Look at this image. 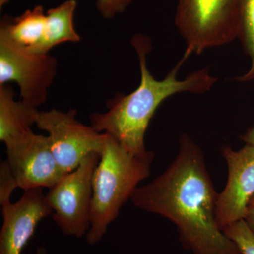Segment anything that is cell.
I'll list each match as a JSON object with an SVG mask.
<instances>
[{"mask_svg": "<svg viewBox=\"0 0 254 254\" xmlns=\"http://www.w3.org/2000/svg\"><path fill=\"white\" fill-rule=\"evenodd\" d=\"M240 0H178L175 24L185 53L200 54L238 36Z\"/></svg>", "mask_w": 254, "mask_h": 254, "instance_id": "277c9868", "label": "cell"}, {"mask_svg": "<svg viewBox=\"0 0 254 254\" xmlns=\"http://www.w3.org/2000/svg\"><path fill=\"white\" fill-rule=\"evenodd\" d=\"M39 110L22 100L14 99V92L8 83L0 85V140L3 143L31 131Z\"/></svg>", "mask_w": 254, "mask_h": 254, "instance_id": "8fae6325", "label": "cell"}, {"mask_svg": "<svg viewBox=\"0 0 254 254\" xmlns=\"http://www.w3.org/2000/svg\"><path fill=\"white\" fill-rule=\"evenodd\" d=\"M18 188L12 173L5 160L0 165V204L1 205L11 201L13 191Z\"/></svg>", "mask_w": 254, "mask_h": 254, "instance_id": "2e32d148", "label": "cell"}, {"mask_svg": "<svg viewBox=\"0 0 254 254\" xmlns=\"http://www.w3.org/2000/svg\"><path fill=\"white\" fill-rule=\"evenodd\" d=\"M245 220L251 230L254 232V195L247 207Z\"/></svg>", "mask_w": 254, "mask_h": 254, "instance_id": "ac0fdd59", "label": "cell"}, {"mask_svg": "<svg viewBox=\"0 0 254 254\" xmlns=\"http://www.w3.org/2000/svg\"><path fill=\"white\" fill-rule=\"evenodd\" d=\"M221 153L228 168L226 186L217 202L216 222L222 230L245 220L254 195V145L246 143L239 150L223 146Z\"/></svg>", "mask_w": 254, "mask_h": 254, "instance_id": "9c48e42d", "label": "cell"}, {"mask_svg": "<svg viewBox=\"0 0 254 254\" xmlns=\"http://www.w3.org/2000/svg\"><path fill=\"white\" fill-rule=\"evenodd\" d=\"M179 145L168 169L150 183L137 187L130 199L132 204L175 224L182 247L193 254H242L217 224L219 193L203 150L185 133Z\"/></svg>", "mask_w": 254, "mask_h": 254, "instance_id": "6da1fadb", "label": "cell"}, {"mask_svg": "<svg viewBox=\"0 0 254 254\" xmlns=\"http://www.w3.org/2000/svg\"><path fill=\"white\" fill-rule=\"evenodd\" d=\"M241 140L247 144L254 145V127L249 128L245 133L240 136Z\"/></svg>", "mask_w": 254, "mask_h": 254, "instance_id": "d6986e66", "label": "cell"}, {"mask_svg": "<svg viewBox=\"0 0 254 254\" xmlns=\"http://www.w3.org/2000/svg\"><path fill=\"white\" fill-rule=\"evenodd\" d=\"M151 163L131 154L107 134L93 175L88 245H97L104 237L140 182L150 176Z\"/></svg>", "mask_w": 254, "mask_h": 254, "instance_id": "3957f363", "label": "cell"}, {"mask_svg": "<svg viewBox=\"0 0 254 254\" xmlns=\"http://www.w3.org/2000/svg\"><path fill=\"white\" fill-rule=\"evenodd\" d=\"M73 109H52L40 111L36 120L38 128L48 132L53 155L66 174L77 168L90 153L100 154L107 136L80 123Z\"/></svg>", "mask_w": 254, "mask_h": 254, "instance_id": "52a82bcc", "label": "cell"}, {"mask_svg": "<svg viewBox=\"0 0 254 254\" xmlns=\"http://www.w3.org/2000/svg\"><path fill=\"white\" fill-rule=\"evenodd\" d=\"M5 145V161L18 188L50 189L66 175L53 155L48 136L31 130Z\"/></svg>", "mask_w": 254, "mask_h": 254, "instance_id": "ba28073f", "label": "cell"}, {"mask_svg": "<svg viewBox=\"0 0 254 254\" xmlns=\"http://www.w3.org/2000/svg\"><path fill=\"white\" fill-rule=\"evenodd\" d=\"M100 153H90L46 193L53 218L64 235L82 238L91 225L93 179Z\"/></svg>", "mask_w": 254, "mask_h": 254, "instance_id": "5b68a950", "label": "cell"}, {"mask_svg": "<svg viewBox=\"0 0 254 254\" xmlns=\"http://www.w3.org/2000/svg\"><path fill=\"white\" fill-rule=\"evenodd\" d=\"M77 6L76 0H67L46 12L44 37L33 53L48 54L50 50L61 43L81 41L73 26V16Z\"/></svg>", "mask_w": 254, "mask_h": 254, "instance_id": "4fadbf2b", "label": "cell"}, {"mask_svg": "<svg viewBox=\"0 0 254 254\" xmlns=\"http://www.w3.org/2000/svg\"><path fill=\"white\" fill-rule=\"evenodd\" d=\"M57 66L53 55L28 51L0 33V85L15 82L26 104L38 108L46 103Z\"/></svg>", "mask_w": 254, "mask_h": 254, "instance_id": "8992f818", "label": "cell"}, {"mask_svg": "<svg viewBox=\"0 0 254 254\" xmlns=\"http://www.w3.org/2000/svg\"><path fill=\"white\" fill-rule=\"evenodd\" d=\"M52 214L43 188L24 190L17 201L1 205L0 254H23L38 223Z\"/></svg>", "mask_w": 254, "mask_h": 254, "instance_id": "30bf717a", "label": "cell"}, {"mask_svg": "<svg viewBox=\"0 0 254 254\" xmlns=\"http://www.w3.org/2000/svg\"><path fill=\"white\" fill-rule=\"evenodd\" d=\"M131 43L139 61V86L129 94L112 100L105 113L91 114L90 122L97 131L110 135L131 154L152 163L154 153L145 148V134L158 107L177 93L200 94L210 91L218 79L208 68L190 73L184 80L177 79V73L190 57L186 53L164 79H155L147 67V55L151 49L150 38L136 34Z\"/></svg>", "mask_w": 254, "mask_h": 254, "instance_id": "7a4b0ae2", "label": "cell"}, {"mask_svg": "<svg viewBox=\"0 0 254 254\" xmlns=\"http://www.w3.org/2000/svg\"><path fill=\"white\" fill-rule=\"evenodd\" d=\"M131 2V0H98L97 8L103 17L111 18L125 11Z\"/></svg>", "mask_w": 254, "mask_h": 254, "instance_id": "e0dca14e", "label": "cell"}, {"mask_svg": "<svg viewBox=\"0 0 254 254\" xmlns=\"http://www.w3.org/2000/svg\"><path fill=\"white\" fill-rule=\"evenodd\" d=\"M10 1H11V0H0V6L2 7V6H4L5 4H7V3Z\"/></svg>", "mask_w": 254, "mask_h": 254, "instance_id": "44dd1931", "label": "cell"}, {"mask_svg": "<svg viewBox=\"0 0 254 254\" xmlns=\"http://www.w3.org/2000/svg\"><path fill=\"white\" fill-rule=\"evenodd\" d=\"M36 254H46V250L43 247H40L37 250Z\"/></svg>", "mask_w": 254, "mask_h": 254, "instance_id": "ffe728a7", "label": "cell"}, {"mask_svg": "<svg viewBox=\"0 0 254 254\" xmlns=\"http://www.w3.org/2000/svg\"><path fill=\"white\" fill-rule=\"evenodd\" d=\"M222 231L236 244L242 254H254V232L245 220L232 224Z\"/></svg>", "mask_w": 254, "mask_h": 254, "instance_id": "9a60e30c", "label": "cell"}, {"mask_svg": "<svg viewBox=\"0 0 254 254\" xmlns=\"http://www.w3.org/2000/svg\"><path fill=\"white\" fill-rule=\"evenodd\" d=\"M46 14L42 6L28 9L16 18L5 16L0 25V33L16 46L34 52L44 37Z\"/></svg>", "mask_w": 254, "mask_h": 254, "instance_id": "7c38bea8", "label": "cell"}, {"mask_svg": "<svg viewBox=\"0 0 254 254\" xmlns=\"http://www.w3.org/2000/svg\"><path fill=\"white\" fill-rule=\"evenodd\" d=\"M237 38L250 57V69L235 81L245 83L254 81V0H240L239 29Z\"/></svg>", "mask_w": 254, "mask_h": 254, "instance_id": "5bb4252c", "label": "cell"}]
</instances>
